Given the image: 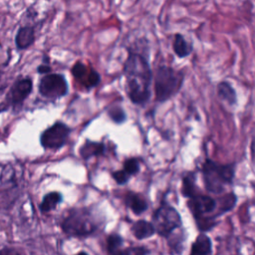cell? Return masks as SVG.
<instances>
[{"instance_id": "cell-2", "label": "cell", "mask_w": 255, "mask_h": 255, "mask_svg": "<svg viewBox=\"0 0 255 255\" xmlns=\"http://www.w3.org/2000/svg\"><path fill=\"white\" fill-rule=\"evenodd\" d=\"M236 203L237 195L234 192L213 198L199 190L187 198V206L201 232L211 230L217 224V217L232 210Z\"/></svg>"}, {"instance_id": "cell-23", "label": "cell", "mask_w": 255, "mask_h": 255, "mask_svg": "<svg viewBox=\"0 0 255 255\" xmlns=\"http://www.w3.org/2000/svg\"><path fill=\"white\" fill-rule=\"evenodd\" d=\"M123 169L131 177L136 175L140 170L139 159L137 157H128L124 161Z\"/></svg>"}, {"instance_id": "cell-13", "label": "cell", "mask_w": 255, "mask_h": 255, "mask_svg": "<svg viewBox=\"0 0 255 255\" xmlns=\"http://www.w3.org/2000/svg\"><path fill=\"white\" fill-rule=\"evenodd\" d=\"M216 93L219 100L226 105L233 107L237 105V93L233 86L227 81H221L216 86Z\"/></svg>"}, {"instance_id": "cell-16", "label": "cell", "mask_w": 255, "mask_h": 255, "mask_svg": "<svg viewBox=\"0 0 255 255\" xmlns=\"http://www.w3.org/2000/svg\"><path fill=\"white\" fill-rule=\"evenodd\" d=\"M172 50L177 58L183 59L188 57L192 53L193 45L192 42L187 41L182 34L176 33L172 42Z\"/></svg>"}, {"instance_id": "cell-5", "label": "cell", "mask_w": 255, "mask_h": 255, "mask_svg": "<svg viewBox=\"0 0 255 255\" xmlns=\"http://www.w3.org/2000/svg\"><path fill=\"white\" fill-rule=\"evenodd\" d=\"M184 83V72L172 67L158 66L153 75L154 100L164 103L178 94Z\"/></svg>"}, {"instance_id": "cell-10", "label": "cell", "mask_w": 255, "mask_h": 255, "mask_svg": "<svg viewBox=\"0 0 255 255\" xmlns=\"http://www.w3.org/2000/svg\"><path fill=\"white\" fill-rule=\"evenodd\" d=\"M14 41L18 50L30 48L36 41V26L28 24L20 26L16 32Z\"/></svg>"}, {"instance_id": "cell-25", "label": "cell", "mask_w": 255, "mask_h": 255, "mask_svg": "<svg viewBox=\"0 0 255 255\" xmlns=\"http://www.w3.org/2000/svg\"><path fill=\"white\" fill-rule=\"evenodd\" d=\"M119 254H128V255H142V254H149L150 250H148L144 246H135V247H128L125 250H119Z\"/></svg>"}, {"instance_id": "cell-18", "label": "cell", "mask_w": 255, "mask_h": 255, "mask_svg": "<svg viewBox=\"0 0 255 255\" xmlns=\"http://www.w3.org/2000/svg\"><path fill=\"white\" fill-rule=\"evenodd\" d=\"M185 240H186V236H185V230L183 227H181L180 229L170 234L166 238L170 253H176V254L181 253L184 249Z\"/></svg>"}, {"instance_id": "cell-28", "label": "cell", "mask_w": 255, "mask_h": 255, "mask_svg": "<svg viewBox=\"0 0 255 255\" xmlns=\"http://www.w3.org/2000/svg\"><path fill=\"white\" fill-rule=\"evenodd\" d=\"M251 157H252L253 164L255 166V136L253 137V140H252V143H251Z\"/></svg>"}, {"instance_id": "cell-26", "label": "cell", "mask_w": 255, "mask_h": 255, "mask_svg": "<svg viewBox=\"0 0 255 255\" xmlns=\"http://www.w3.org/2000/svg\"><path fill=\"white\" fill-rule=\"evenodd\" d=\"M112 177L113 179L119 184V185H125L128 182L130 176L124 170V169H120V170H116L112 172Z\"/></svg>"}, {"instance_id": "cell-6", "label": "cell", "mask_w": 255, "mask_h": 255, "mask_svg": "<svg viewBox=\"0 0 255 255\" xmlns=\"http://www.w3.org/2000/svg\"><path fill=\"white\" fill-rule=\"evenodd\" d=\"M151 222L155 228L156 234L165 239L170 234L183 227L180 213L165 200H161L159 206L154 210L151 216Z\"/></svg>"}, {"instance_id": "cell-14", "label": "cell", "mask_w": 255, "mask_h": 255, "mask_svg": "<svg viewBox=\"0 0 255 255\" xmlns=\"http://www.w3.org/2000/svg\"><path fill=\"white\" fill-rule=\"evenodd\" d=\"M213 252L212 241L205 232H200L191 243L189 253L191 255H208Z\"/></svg>"}, {"instance_id": "cell-12", "label": "cell", "mask_w": 255, "mask_h": 255, "mask_svg": "<svg viewBox=\"0 0 255 255\" xmlns=\"http://www.w3.org/2000/svg\"><path fill=\"white\" fill-rule=\"evenodd\" d=\"M106 152V145L102 141H96L91 139H86L85 142L79 148L80 156L88 160L91 157H98L104 155Z\"/></svg>"}, {"instance_id": "cell-29", "label": "cell", "mask_w": 255, "mask_h": 255, "mask_svg": "<svg viewBox=\"0 0 255 255\" xmlns=\"http://www.w3.org/2000/svg\"><path fill=\"white\" fill-rule=\"evenodd\" d=\"M1 76H2V73H1V71H0V82H1ZM0 91H1V88H0Z\"/></svg>"}, {"instance_id": "cell-20", "label": "cell", "mask_w": 255, "mask_h": 255, "mask_svg": "<svg viewBox=\"0 0 255 255\" xmlns=\"http://www.w3.org/2000/svg\"><path fill=\"white\" fill-rule=\"evenodd\" d=\"M90 69L88 68L85 64H83L82 62H77L73 65L72 69H71V73L72 76L74 77L75 80H77L79 83L82 84V86H86L88 78H89V74H90Z\"/></svg>"}, {"instance_id": "cell-4", "label": "cell", "mask_w": 255, "mask_h": 255, "mask_svg": "<svg viewBox=\"0 0 255 255\" xmlns=\"http://www.w3.org/2000/svg\"><path fill=\"white\" fill-rule=\"evenodd\" d=\"M235 170L234 162L220 163L211 158H205L200 168L205 190L208 193L222 194L228 186L233 184Z\"/></svg>"}, {"instance_id": "cell-8", "label": "cell", "mask_w": 255, "mask_h": 255, "mask_svg": "<svg viewBox=\"0 0 255 255\" xmlns=\"http://www.w3.org/2000/svg\"><path fill=\"white\" fill-rule=\"evenodd\" d=\"M38 92L43 98L56 101L68 94L69 85L64 75L49 73L40 79Z\"/></svg>"}, {"instance_id": "cell-7", "label": "cell", "mask_w": 255, "mask_h": 255, "mask_svg": "<svg viewBox=\"0 0 255 255\" xmlns=\"http://www.w3.org/2000/svg\"><path fill=\"white\" fill-rule=\"evenodd\" d=\"M33 90V81L30 77L18 78L8 93L6 94L5 100L0 106V112H4L9 108L13 110H19L23 106L24 102L28 99Z\"/></svg>"}, {"instance_id": "cell-27", "label": "cell", "mask_w": 255, "mask_h": 255, "mask_svg": "<svg viewBox=\"0 0 255 255\" xmlns=\"http://www.w3.org/2000/svg\"><path fill=\"white\" fill-rule=\"evenodd\" d=\"M51 71H52V67H51L50 65H48V63H42L41 65H39V66L37 67V72H38V74H44V75H46V74L51 73Z\"/></svg>"}, {"instance_id": "cell-22", "label": "cell", "mask_w": 255, "mask_h": 255, "mask_svg": "<svg viewBox=\"0 0 255 255\" xmlns=\"http://www.w3.org/2000/svg\"><path fill=\"white\" fill-rule=\"evenodd\" d=\"M106 243H107V251L110 254H116L118 253L119 249L124 245L125 240L123 238V236H121L118 233H111L108 235L107 239H106Z\"/></svg>"}, {"instance_id": "cell-11", "label": "cell", "mask_w": 255, "mask_h": 255, "mask_svg": "<svg viewBox=\"0 0 255 255\" xmlns=\"http://www.w3.org/2000/svg\"><path fill=\"white\" fill-rule=\"evenodd\" d=\"M125 205L129 208L134 215H141L148 209L146 199L139 193L128 190L124 197Z\"/></svg>"}, {"instance_id": "cell-15", "label": "cell", "mask_w": 255, "mask_h": 255, "mask_svg": "<svg viewBox=\"0 0 255 255\" xmlns=\"http://www.w3.org/2000/svg\"><path fill=\"white\" fill-rule=\"evenodd\" d=\"M130 231L137 240L147 239L156 233L152 222L145 219H139L133 222L130 227Z\"/></svg>"}, {"instance_id": "cell-1", "label": "cell", "mask_w": 255, "mask_h": 255, "mask_svg": "<svg viewBox=\"0 0 255 255\" xmlns=\"http://www.w3.org/2000/svg\"><path fill=\"white\" fill-rule=\"evenodd\" d=\"M128 49V57L124 63L123 73L126 79V91L130 102L136 106H145L151 96L153 75L148 61L146 40L138 50V41Z\"/></svg>"}, {"instance_id": "cell-19", "label": "cell", "mask_w": 255, "mask_h": 255, "mask_svg": "<svg viewBox=\"0 0 255 255\" xmlns=\"http://www.w3.org/2000/svg\"><path fill=\"white\" fill-rule=\"evenodd\" d=\"M199 191L196 185V176L195 173L192 171L186 172L182 176V183H181V194L183 197L188 198L195 192Z\"/></svg>"}, {"instance_id": "cell-9", "label": "cell", "mask_w": 255, "mask_h": 255, "mask_svg": "<svg viewBox=\"0 0 255 255\" xmlns=\"http://www.w3.org/2000/svg\"><path fill=\"white\" fill-rule=\"evenodd\" d=\"M71 130L68 125L57 121L41 132L40 144L45 149H60L67 144Z\"/></svg>"}, {"instance_id": "cell-24", "label": "cell", "mask_w": 255, "mask_h": 255, "mask_svg": "<svg viewBox=\"0 0 255 255\" xmlns=\"http://www.w3.org/2000/svg\"><path fill=\"white\" fill-rule=\"evenodd\" d=\"M100 83H101V75L94 68L91 67L89 78H88V81H87V84H86L85 88L87 90H91V89L97 87Z\"/></svg>"}, {"instance_id": "cell-21", "label": "cell", "mask_w": 255, "mask_h": 255, "mask_svg": "<svg viewBox=\"0 0 255 255\" xmlns=\"http://www.w3.org/2000/svg\"><path fill=\"white\" fill-rule=\"evenodd\" d=\"M108 117L118 125H121L127 121V114L124 110V108L118 104L112 105L108 108Z\"/></svg>"}, {"instance_id": "cell-17", "label": "cell", "mask_w": 255, "mask_h": 255, "mask_svg": "<svg viewBox=\"0 0 255 255\" xmlns=\"http://www.w3.org/2000/svg\"><path fill=\"white\" fill-rule=\"evenodd\" d=\"M63 201V195L61 192L58 191H51L46 193L41 203L39 204V209L42 213H48L54 209L57 208L59 204H61Z\"/></svg>"}, {"instance_id": "cell-3", "label": "cell", "mask_w": 255, "mask_h": 255, "mask_svg": "<svg viewBox=\"0 0 255 255\" xmlns=\"http://www.w3.org/2000/svg\"><path fill=\"white\" fill-rule=\"evenodd\" d=\"M102 224L92 207H74L61 221V229L70 238H86L97 233Z\"/></svg>"}]
</instances>
